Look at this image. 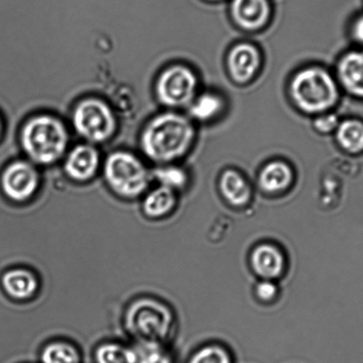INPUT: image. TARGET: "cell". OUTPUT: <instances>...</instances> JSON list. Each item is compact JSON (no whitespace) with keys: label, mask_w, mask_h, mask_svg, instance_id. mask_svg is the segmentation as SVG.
<instances>
[{"label":"cell","mask_w":363,"mask_h":363,"mask_svg":"<svg viewBox=\"0 0 363 363\" xmlns=\"http://www.w3.org/2000/svg\"><path fill=\"white\" fill-rule=\"evenodd\" d=\"M350 35L360 48H363V12L357 14L352 20Z\"/></svg>","instance_id":"26"},{"label":"cell","mask_w":363,"mask_h":363,"mask_svg":"<svg viewBox=\"0 0 363 363\" xmlns=\"http://www.w3.org/2000/svg\"><path fill=\"white\" fill-rule=\"evenodd\" d=\"M153 176L158 180L160 185L173 191L184 187L188 182L186 172L176 166L161 167L155 170Z\"/></svg>","instance_id":"22"},{"label":"cell","mask_w":363,"mask_h":363,"mask_svg":"<svg viewBox=\"0 0 363 363\" xmlns=\"http://www.w3.org/2000/svg\"><path fill=\"white\" fill-rule=\"evenodd\" d=\"M277 294V288L269 280L263 281L258 284L256 288V294L261 301H269L276 297Z\"/></svg>","instance_id":"27"},{"label":"cell","mask_w":363,"mask_h":363,"mask_svg":"<svg viewBox=\"0 0 363 363\" xmlns=\"http://www.w3.org/2000/svg\"><path fill=\"white\" fill-rule=\"evenodd\" d=\"M42 363H80L77 350L71 345L64 342L49 344L41 354Z\"/></svg>","instance_id":"21"},{"label":"cell","mask_w":363,"mask_h":363,"mask_svg":"<svg viewBox=\"0 0 363 363\" xmlns=\"http://www.w3.org/2000/svg\"><path fill=\"white\" fill-rule=\"evenodd\" d=\"M231 19L241 30L256 32L268 26L273 16L271 0H229Z\"/></svg>","instance_id":"10"},{"label":"cell","mask_w":363,"mask_h":363,"mask_svg":"<svg viewBox=\"0 0 363 363\" xmlns=\"http://www.w3.org/2000/svg\"><path fill=\"white\" fill-rule=\"evenodd\" d=\"M72 123L80 137L89 143H104L115 133L117 122L109 106L99 99H83L75 108Z\"/></svg>","instance_id":"6"},{"label":"cell","mask_w":363,"mask_h":363,"mask_svg":"<svg viewBox=\"0 0 363 363\" xmlns=\"http://www.w3.org/2000/svg\"><path fill=\"white\" fill-rule=\"evenodd\" d=\"M340 90L335 74L320 66L305 67L297 71L289 84L291 101L308 116L332 111L339 103Z\"/></svg>","instance_id":"2"},{"label":"cell","mask_w":363,"mask_h":363,"mask_svg":"<svg viewBox=\"0 0 363 363\" xmlns=\"http://www.w3.org/2000/svg\"><path fill=\"white\" fill-rule=\"evenodd\" d=\"M1 131H2V124H1V121H0V135H1Z\"/></svg>","instance_id":"29"},{"label":"cell","mask_w":363,"mask_h":363,"mask_svg":"<svg viewBox=\"0 0 363 363\" xmlns=\"http://www.w3.org/2000/svg\"><path fill=\"white\" fill-rule=\"evenodd\" d=\"M262 62L261 52L257 46L250 42H239L227 52V73L234 83L247 84L258 76Z\"/></svg>","instance_id":"8"},{"label":"cell","mask_w":363,"mask_h":363,"mask_svg":"<svg viewBox=\"0 0 363 363\" xmlns=\"http://www.w3.org/2000/svg\"><path fill=\"white\" fill-rule=\"evenodd\" d=\"M107 184L121 197L134 199L148 187L151 175L136 156L124 151L109 155L104 164Z\"/></svg>","instance_id":"5"},{"label":"cell","mask_w":363,"mask_h":363,"mask_svg":"<svg viewBox=\"0 0 363 363\" xmlns=\"http://www.w3.org/2000/svg\"><path fill=\"white\" fill-rule=\"evenodd\" d=\"M199 78L190 67L174 64L159 74L156 83L158 101L167 108L188 106L197 95Z\"/></svg>","instance_id":"7"},{"label":"cell","mask_w":363,"mask_h":363,"mask_svg":"<svg viewBox=\"0 0 363 363\" xmlns=\"http://www.w3.org/2000/svg\"><path fill=\"white\" fill-rule=\"evenodd\" d=\"M195 137L197 131L190 118L179 113H163L145 127L141 150L151 161L168 164L188 154Z\"/></svg>","instance_id":"1"},{"label":"cell","mask_w":363,"mask_h":363,"mask_svg":"<svg viewBox=\"0 0 363 363\" xmlns=\"http://www.w3.org/2000/svg\"><path fill=\"white\" fill-rule=\"evenodd\" d=\"M172 325L173 315L168 308L153 298H140L127 309L126 329L143 343L159 344L168 336Z\"/></svg>","instance_id":"4"},{"label":"cell","mask_w":363,"mask_h":363,"mask_svg":"<svg viewBox=\"0 0 363 363\" xmlns=\"http://www.w3.org/2000/svg\"><path fill=\"white\" fill-rule=\"evenodd\" d=\"M293 179V170L289 163L275 160L263 167L259 172V184L269 194H279L291 186Z\"/></svg>","instance_id":"15"},{"label":"cell","mask_w":363,"mask_h":363,"mask_svg":"<svg viewBox=\"0 0 363 363\" xmlns=\"http://www.w3.org/2000/svg\"><path fill=\"white\" fill-rule=\"evenodd\" d=\"M97 363H138L136 352L119 344L102 345L96 351Z\"/></svg>","instance_id":"20"},{"label":"cell","mask_w":363,"mask_h":363,"mask_svg":"<svg viewBox=\"0 0 363 363\" xmlns=\"http://www.w3.org/2000/svg\"><path fill=\"white\" fill-rule=\"evenodd\" d=\"M337 145L352 155L363 154V121L347 118L340 121L334 133Z\"/></svg>","instance_id":"18"},{"label":"cell","mask_w":363,"mask_h":363,"mask_svg":"<svg viewBox=\"0 0 363 363\" xmlns=\"http://www.w3.org/2000/svg\"><path fill=\"white\" fill-rule=\"evenodd\" d=\"M21 144L32 162L50 165L65 154L69 133L62 121L52 116L32 117L21 131Z\"/></svg>","instance_id":"3"},{"label":"cell","mask_w":363,"mask_h":363,"mask_svg":"<svg viewBox=\"0 0 363 363\" xmlns=\"http://www.w3.org/2000/svg\"><path fill=\"white\" fill-rule=\"evenodd\" d=\"M138 354V363H170V357L158 343H143Z\"/></svg>","instance_id":"24"},{"label":"cell","mask_w":363,"mask_h":363,"mask_svg":"<svg viewBox=\"0 0 363 363\" xmlns=\"http://www.w3.org/2000/svg\"><path fill=\"white\" fill-rule=\"evenodd\" d=\"M251 263L256 274L266 280L276 279L282 275L284 258L282 252L273 245H259L251 252Z\"/></svg>","instance_id":"14"},{"label":"cell","mask_w":363,"mask_h":363,"mask_svg":"<svg viewBox=\"0 0 363 363\" xmlns=\"http://www.w3.org/2000/svg\"><path fill=\"white\" fill-rule=\"evenodd\" d=\"M335 77L340 89L363 101V48L350 50L340 57Z\"/></svg>","instance_id":"11"},{"label":"cell","mask_w":363,"mask_h":363,"mask_svg":"<svg viewBox=\"0 0 363 363\" xmlns=\"http://www.w3.org/2000/svg\"><path fill=\"white\" fill-rule=\"evenodd\" d=\"M188 363H231V359L222 347L209 346L197 352Z\"/></svg>","instance_id":"23"},{"label":"cell","mask_w":363,"mask_h":363,"mask_svg":"<svg viewBox=\"0 0 363 363\" xmlns=\"http://www.w3.org/2000/svg\"><path fill=\"white\" fill-rule=\"evenodd\" d=\"M176 198L173 190L162 186L151 191L145 198L143 210L151 217H161L168 213L175 205Z\"/></svg>","instance_id":"19"},{"label":"cell","mask_w":363,"mask_h":363,"mask_svg":"<svg viewBox=\"0 0 363 363\" xmlns=\"http://www.w3.org/2000/svg\"><path fill=\"white\" fill-rule=\"evenodd\" d=\"M4 289L10 297L16 300H27L33 296L38 289L36 277L27 269H12L4 275Z\"/></svg>","instance_id":"17"},{"label":"cell","mask_w":363,"mask_h":363,"mask_svg":"<svg viewBox=\"0 0 363 363\" xmlns=\"http://www.w3.org/2000/svg\"><path fill=\"white\" fill-rule=\"evenodd\" d=\"M340 122V120L336 113L330 111L316 116L313 127L319 134L329 135L335 133Z\"/></svg>","instance_id":"25"},{"label":"cell","mask_w":363,"mask_h":363,"mask_svg":"<svg viewBox=\"0 0 363 363\" xmlns=\"http://www.w3.org/2000/svg\"><path fill=\"white\" fill-rule=\"evenodd\" d=\"M39 176L31 162L16 161L4 170L1 177L2 190L12 201H28L38 187Z\"/></svg>","instance_id":"9"},{"label":"cell","mask_w":363,"mask_h":363,"mask_svg":"<svg viewBox=\"0 0 363 363\" xmlns=\"http://www.w3.org/2000/svg\"><path fill=\"white\" fill-rule=\"evenodd\" d=\"M192 119L210 123L222 116L227 108V101L220 92L205 91L197 94L188 106Z\"/></svg>","instance_id":"13"},{"label":"cell","mask_w":363,"mask_h":363,"mask_svg":"<svg viewBox=\"0 0 363 363\" xmlns=\"http://www.w3.org/2000/svg\"><path fill=\"white\" fill-rule=\"evenodd\" d=\"M220 188L223 197L231 205L242 206L250 201L251 196L250 185L237 170L226 169L220 176Z\"/></svg>","instance_id":"16"},{"label":"cell","mask_w":363,"mask_h":363,"mask_svg":"<svg viewBox=\"0 0 363 363\" xmlns=\"http://www.w3.org/2000/svg\"><path fill=\"white\" fill-rule=\"evenodd\" d=\"M205 1L209 3H222L226 1V0H205Z\"/></svg>","instance_id":"28"},{"label":"cell","mask_w":363,"mask_h":363,"mask_svg":"<svg viewBox=\"0 0 363 363\" xmlns=\"http://www.w3.org/2000/svg\"><path fill=\"white\" fill-rule=\"evenodd\" d=\"M99 166L97 149L89 144L74 147L66 158L64 169L71 179L78 182L90 180Z\"/></svg>","instance_id":"12"}]
</instances>
